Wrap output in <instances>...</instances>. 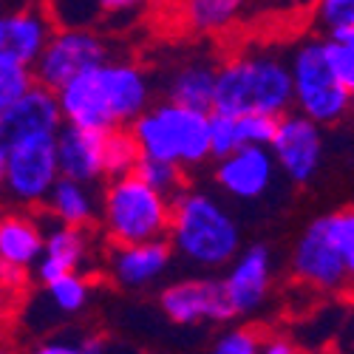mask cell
Wrapping results in <instances>:
<instances>
[{"label":"cell","instance_id":"cell-1","mask_svg":"<svg viewBox=\"0 0 354 354\" xmlns=\"http://www.w3.org/2000/svg\"><path fill=\"white\" fill-rule=\"evenodd\" d=\"M295 105L292 66L272 51H247L218 68L216 108L244 116L252 111L283 116Z\"/></svg>","mask_w":354,"mask_h":354},{"label":"cell","instance_id":"cell-2","mask_svg":"<svg viewBox=\"0 0 354 354\" xmlns=\"http://www.w3.org/2000/svg\"><path fill=\"white\" fill-rule=\"evenodd\" d=\"M167 239L185 261L201 270H218L241 252V230L221 204L198 190H182L173 198Z\"/></svg>","mask_w":354,"mask_h":354},{"label":"cell","instance_id":"cell-3","mask_svg":"<svg viewBox=\"0 0 354 354\" xmlns=\"http://www.w3.org/2000/svg\"><path fill=\"white\" fill-rule=\"evenodd\" d=\"M210 113L179 102H162L147 108L131 125L142 156L167 159L182 167H196L213 156L210 142Z\"/></svg>","mask_w":354,"mask_h":354},{"label":"cell","instance_id":"cell-4","mask_svg":"<svg viewBox=\"0 0 354 354\" xmlns=\"http://www.w3.org/2000/svg\"><path fill=\"white\" fill-rule=\"evenodd\" d=\"M170 221L173 198L151 187L136 173L111 179L102 193V227L116 247L165 239Z\"/></svg>","mask_w":354,"mask_h":354},{"label":"cell","instance_id":"cell-5","mask_svg":"<svg viewBox=\"0 0 354 354\" xmlns=\"http://www.w3.org/2000/svg\"><path fill=\"white\" fill-rule=\"evenodd\" d=\"M295 108L320 125H332L351 111V91L332 68L326 40H306L289 57Z\"/></svg>","mask_w":354,"mask_h":354},{"label":"cell","instance_id":"cell-6","mask_svg":"<svg viewBox=\"0 0 354 354\" xmlns=\"http://www.w3.org/2000/svg\"><path fill=\"white\" fill-rule=\"evenodd\" d=\"M0 176L6 196L20 207L46 204L51 187L63 176L57 133H32L12 145H0Z\"/></svg>","mask_w":354,"mask_h":354},{"label":"cell","instance_id":"cell-7","mask_svg":"<svg viewBox=\"0 0 354 354\" xmlns=\"http://www.w3.org/2000/svg\"><path fill=\"white\" fill-rule=\"evenodd\" d=\"M108 63V46L91 28H57L46 51L35 63V77L40 85L60 91L66 82Z\"/></svg>","mask_w":354,"mask_h":354},{"label":"cell","instance_id":"cell-8","mask_svg":"<svg viewBox=\"0 0 354 354\" xmlns=\"http://www.w3.org/2000/svg\"><path fill=\"white\" fill-rule=\"evenodd\" d=\"M292 275L298 278L301 283H306V286H312L317 292H329V295L354 286L351 278H348L346 263L340 258V250L332 241L326 216L312 221L298 239V244H295Z\"/></svg>","mask_w":354,"mask_h":354},{"label":"cell","instance_id":"cell-9","mask_svg":"<svg viewBox=\"0 0 354 354\" xmlns=\"http://www.w3.org/2000/svg\"><path fill=\"white\" fill-rule=\"evenodd\" d=\"M159 306L165 317L179 323V326H196L201 320L224 323L235 317L227 286L224 281H216V278H193V281L170 283L159 295Z\"/></svg>","mask_w":354,"mask_h":354},{"label":"cell","instance_id":"cell-10","mask_svg":"<svg viewBox=\"0 0 354 354\" xmlns=\"http://www.w3.org/2000/svg\"><path fill=\"white\" fill-rule=\"evenodd\" d=\"M272 153L278 167L289 176V182L306 185L320 167L323 156V136L320 122H315L306 113H283L278 122V133L272 139Z\"/></svg>","mask_w":354,"mask_h":354},{"label":"cell","instance_id":"cell-11","mask_svg":"<svg viewBox=\"0 0 354 354\" xmlns=\"http://www.w3.org/2000/svg\"><path fill=\"white\" fill-rule=\"evenodd\" d=\"M63 125L66 116L60 108V97L37 82L20 100L0 108V145H12L32 133H60Z\"/></svg>","mask_w":354,"mask_h":354},{"label":"cell","instance_id":"cell-12","mask_svg":"<svg viewBox=\"0 0 354 354\" xmlns=\"http://www.w3.org/2000/svg\"><path fill=\"white\" fill-rule=\"evenodd\" d=\"M102 66L88 68L85 74L74 77L71 82H66L60 91H57L66 122L80 125V128H97V131L120 128L116 113H113V105H111V97H108L105 68Z\"/></svg>","mask_w":354,"mask_h":354},{"label":"cell","instance_id":"cell-13","mask_svg":"<svg viewBox=\"0 0 354 354\" xmlns=\"http://www.w3.org/2000/svg\"><path fill=\"white\" fill-rule=\"evenodd\" d=\"M275 153L267 145H244L227 159H218L216 182L224 193L241 201H255L270 190L275 179Z\"/></svg>","mask_w":354,"mask_h":354},{"label":"cell","instance_id":"cell-14","mask_svg":"<svg viewBox=\"0 0 354 354\" xmlns=\"http://www.w3.org/2000/svg\"><path fill=\"white\" fill-rule=\"evenodd\" d=\"M272 283V252L263 244H252L232 258V267L224 278L227 295L235 315H252L263 306Z\"/></svg>","mask_w":354,"mask_h":354},{"label":"cell","instance_id":"cell-15","mask_svg":"<svg viewBox=\"0 0 354 354\" xmlns=\"http://www.w3.org/2000/svg\"><path fill=\"white\" fill-rule=\"evenodd\" d=\"M173 244L165 239L142 241V244H122L111 255L108 275L120 289H145L159 281L173 258Z\"/></svg>","mask_w":354,"mask_h":354},{"label":"cell","instance_id":"cell-16","mask_svg":"<svg viewBox=\"0 0 354 354\" xmlns=\"http://www.w3.org/2000/svg\"><path fill=\"white\" fill-rule=\"evenodd\" d=\"M105 145L108 131L80 128L66 122L57 133V156H60L63 176L80 182H97L105 176Z\"/></svg>","mask_w":354,"mask_h":354},{"label":"cell","instance_id":"cell-17","mask_svg":"<svg viewBox=\"0 0 354 354\" xmlns=\"http://www.w3.org/2000/svg\"><path fill=\"white\" fill-rule=\"evenodd\" d=\"M51 23L54 20L46 9H17L3 15V20H0V57H12V60L35 68L54 35Z\"/></svg>","mask_w":354,"mask_h":354},{"label":"cell","instance_id":"cell-18","mask_svg":"<svg viewBox=\"0 0 354 354\" xmlns=\"http://www.w3.org/2000/svg\"><path fill=\"white\" fill-rule=\"evenodd\" d=\"M105 85L120 125H133L151 108V82L133 63H105Z\"/></svg>","mask_w":354,"mask_h":354},{"label":"cell","instance_id":"cell-19","mask_svg":"<svg viewBox=\"0 0 354 354\" xmlns=\"http://www.w3.org/2000/svg\"><path fill=\"white\" fill-rule=\"evenodd\" d=\"M85 258V235L82 227H71V224H60L51 227L46 232V252L43 258L35 263V281L43 286L54 278H60L66 272H77L80 263Z\"/></svg>","mask_w":354,"mask_h":354},{"label":"cell","instance_id":"cell-20","mask_svg":"<svg viewBox=\"0 0 354 354\" xmlns=\"http://www.w3.org/2000/svg\"><path fill=\"white\" fill-rule=\"evenodd\" d=\"M46 252V230L37 218L12 213L0 221V261L20 270H35Z\"/></svg>","mask_w":354,"mask_h":354},{"label":"cell","instance_id":"cell-21","mask_svg":"<svg viewBox=\"0 0 354 354\" xmlns=\"http://www.w3.org/2000/svg\"><path fill=\"white\" fill-rule=\"evenodd\" d=\"M46 210L54 221L71 224V227H88L97 216V198L91 190V182H80L71 176H60L46 198Z\"/></svg>","mask_w":354,"mask_h":354},{"label":"cell","instance_id":"cell-22","mask_svg":"<svg viewBox=\"0 0 354 354\" xmlns=\"http://www.w3.org/2000/svg\"><path fill=\"white\" fill-rule=\"evenodd\" d=\"M216 85H218V68L196 60L176 71L167 82V100L198 108V111H213L216 108Z\"/></svg>","mask_w":354,"mask_h":354},{"label":"cell","instance_id":"cell-23","mask_svg":"<svg viewBox=\"0 0 354 354\" xmlns=\"http://www.w3.org/2000/svg\"><path fill=\"white\" fill-rule=\"evenodd\" d=\"M37 298L51 306V317H54V326L60 320L82 312L88 306V298H91V286L88 281L77 272H66L60 278H54L48 283H43V289L37 292Z\"/></svg>","mask_w":354,"mask_h":354},{"label":"cell","instance_id":"cell-24","mask_svg":"<svg viewBox=\"0 0 354 354\" xmlns=\"http://www.w3.org/2000/svg\"><path fill=\"white\" fill-rule=\"evenodd\" d=\"M244 0H185L182 17L190 32L198 35H213L227 28L235 17H239Z\"/></svg>","mask_w":354,"mask_h":354},{"label":"cell","instance_id":"cell-25","mask_svg":"<svg viewBox=\"0 0 354 354\" xmlns=\"http://www.w3.org/2000/svg\"><path fill=\"white\" fill-rule=\"evenodd\" d=\"M142 159L139 142L133 139L131 131H120L113 128L108 131V145H105V176L108 179H122L136 170Z\"/></svg>","mask_w":354,"mask_h":354},{"label":"cell","instance_id":"cell-26","mask_svg":"<svg viewBox=\"0 0 354 354\" xmlns=\"http://www.w3.org/2000/svg\"><path fill=\"white\" fill-rule=\"evenodd\" d=\"M46 12L60 28H91L105 17L102 0H46Z\"/></svg>","mask_w":354,"mask_h":354},{"label":"cell","instance_id":"cell-27","mask_svg":"<svg viewBox=\"0 0 354 354\" xmlns=\"http://www.w3.org/2000/svg\"><path fill=\"white\" fill-rule=\"evenodd\" d=\"M139 179H145L151 187H156L159 193L176 198L185 190V167L167 162V159H156V156H142L136 170H133Z\"/></svg>","mask_w":354,"mask_h":354},{"label":"cell","instance_id":"cell-28","mask_svg":"<svg viewBox=\"0 0 354 354\" xmlns=\"http://www.w3.org/2000/svg\"><path fill=\"white\" fill-rule=\"evenodd\" d=\"M315 26L329 40H346L354 32V0H317Z\"/></svg>","mask_w":354,"mask_h":354},{"label":"cell","instance_id":"cell-29","mask_svg":"<svg viewBox=\"0 0 354 354\" xmlns=\"http://www.w3.org/2000/svg\"><path fill=\"white\" fill-rule=\"evenodd\" d=\"M35 85H37V77L32 66H23L12 60V57H0V108L12 105Z\"/></svg>","mask_w":354,"mask_h":354},{"label":"cell","instance_id":"cell-30","mask_svg":"<svg viewBox=\"0 0 354 354\" xmlns=\"http://www.w3.org/2000/svg\"><path fill=\"white\" fill-rule=\"evenodd\" d=\"M210 142H213V159H227L230 153L239 151V147H244L239 116L213 111L210 113Z\"/></svg>","mask_w":354,"mask_h":354},{"label":"cell","instance_id":"cell-31","mask_svg":"<svg viewBox=\"0 0 354 354\" xmlns=\"http://www.w3.org/2000/svg\"><path fill=\"white\" fill-rule=\"evenodd\" d=\"M329 221V232H332V241L340 250V258L348 270V278L354 283V210H343V213H332L326 216Z\"/></svg>","mask_w":354,"mask_h":354},{"label":"cell","instance_id":"cell-32","mask_svg":"<svg viewBox=\"0 0 354 354\" xmlns=\"http://www.w3.org/2000/svg\"><path fill=\"white\" fill-rule=\"evenodd\" d=\"M278 122L281 116H272V113H261V111H252V113H244L239 116V128H241V142L244 145H272L275 133H278Z\"/></svg>","mask_w":354,"mask_h":354},{"label":"cell","instance_id":"cell-33","mask_svg":"<svg viewBox=\"0 0 354 354\" xmlns=\"http://www.w3.org/2000/svg\"><path fill=\"white\" fill-rule=\"evenodd\" d=\"M216 354H255V351H263V337L255 332V329H230L224 332L216 346H213Z\"/></svg>","mask_w":354,"mask_h":354},{"label":"cell","instance_id":"cell-34","mask_svg":"<svg viewBox=\"0 0 354 354\" xmlns=\"http://www.w3.org/2000/svg\"><path fill=\"white\" fill-rule=\"evenodd\" d=\"M326 51H329L332 68L340 77V82L348 88V91H354V43L326 37Z\"/></svg>","mask_w":354,"mask_h":354},{"label":"cell","instance_id":"cell-35","mask_svg":"<svg viewBox=\"0 0 354 354\" xmlns=\"http://www.w3.org/2000/svg\"><path fill=\"white\" fill-rule=\"evenodd\" d=\"M145 0H102L105 17H131L142 9Z\"/></svg>","mask_w":354,"mask_h":354},{"label":"cell","instance_id":"cell-36","mask_svg":"<svg viewBox=\"0 0 354 354\" xmlns=\"http://www.w3.org/2000/svg\"><path fill=\"white\" fill-rule=\"evenodd\" d=\"M295 351H298V346L286 343L283 337H275V340L263 343V354H295Z\"/></svg>","mask_w":354,"mask_h":354},{"label":"cell","instance_id":"cell-37","mask_svg":"<svg viewBox=\"0 0 354 354\" xmlns=\"http://www.w3.org/2000/svg\"><path fill=\"white\" fill-rule=\"evenodd\" d=\"M346 40H348V43H354V32H351V35H348V37H346Z\"/></svg>","mask_w":354,"mask_h":354},{"label":"cell","instance_id":"cell-38","mask_svg":"<svg viewBox=\"0 0 354 354\" xmlns=\"http://www.w3.org/2000/svg\"><path fill=\"white\" fill-rule=\"evenodd\" d=\"M351 111H354V91H351Z\"/></svg>","mask_w":354,"mask_h":354},{"label":"cell","instance_id":"cell-39","mask_svg":"<svg viewBox=\"0 0 354 354\" xmlns=\"http://www.w3.org/2000/svg\"><path fill=\"white\" fill-rule=\"evenodd\" d=\"M153 3H165V0H153Z\"/></svg>","mask_w":354,"mask_h":354}]
</instances>
